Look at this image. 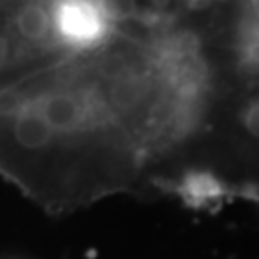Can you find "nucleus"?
I'll list each match as a JSON object with an SVG mask.
<instances>
[{
	"instance_id": "nucleus-1",
	"label": "nucleus",
	"mask_w": 259,
	"mask_h": 259,
	"mask_svg": "<svg viewBox=\"0 0 259 259\" xmlns=\"http://www.w3.org/2000/svg\"><path fill=\"white\" fill-rule=\"evenodd\" d=\"M221 77L200 2L175 0L0 93V177L52 213L173 196Z\"/></svg>"
},
{
	"instance_id": "nucleus-2",
	"label": "nucleus",
	"mask_w": 259,
	"mask_h": 259,
	"mask_svg": "<svg viewBox=\"0 0 259 259\" xmlns=\"http://www.w3.org/2000/svg\"><path fill=\"white\" fill-rule=\"evenodd\" d=\"M175 0H0V93L110 40Z\"/></svg>"
},
{
	"instance_id": "nucleus-3",
	"label": "nucleus",
	"mask_w": 259,
	"mask_h": 259,
	"mask_svg": "<svg viewBox=\"0 0 259 259\" xmlns=\"http://www.w3.org/2000/svg\"><path fill=\"white\" fill-rule=\"evenodd\" d=\"M194 171L219 179L229 196L259 200V69L223 71L190 161L188 173Z\"/></svg>"
}]
</instances>
